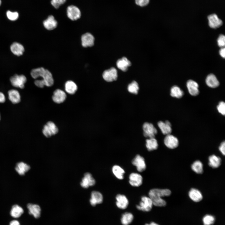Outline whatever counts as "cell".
I'll use <instances>...</instances> for the list:
<instances>
[{"label":"cell","mask_w":225,"mask_h":225,"mask_svg":"<svg viewBox=\"0 0 225 225\" xmlns=\"http://www.w3.org/2000/svg\"><path fill=\"white\" fill-rule=\"evenodd\" d=\"M171 194V192L169 189L155 188L149 190L148 197L151 199L153 205L162 207L166 205V202L162 197L169 196Z\"/></svg>","instance_id":"1"},{"label":"cell","mask_w":225,"mask_h":225,"mask_svg":"<svg viewBox=\"0 0 225 225\" xmlns=\"http://www.w3.org/2000/svg\"><path fill=\"white\" fill-rule=\"evenodd\" d=\"M32 77L34 79L42 77L41 79L44 86L48 87L52 86L54 83V80L52 73L48 70L42 67L32 69L31 72Z\"/></svg>","instance_id":"2"},{"label":"cell","mask_w":225,"mask_h":225,"mask_svg":"<svg viewBox=\"0 0 225 225\" xmlns=\"http://www.w3.org/2000/svg\"><path fill=\"white\" fill-rule=\"evenodd\" d=\"M153 205L150 198L149 197L143 196L141 197L140 202L136 206V207L139 210L148 212L151 210Z\"/></svg>","instance_id":"3"},{"label":"cell","mask_w":225,"mask_h":225,"mask_svg":"<svg viewBox=\"0 0 225 225\" xmlns=\"http://www.w3.org/2000/svg\"><path fill=\"white\" fill-rule=\"evenodd\" d=\"M58 132L57 127L53 122L51 121L48 122L44 126L42 130L43 135L47 138L56 134Z\"/></svg>","instance_id":"4"},{"label":"cell","mask_w":225,"mask_h":225,"mask_svg":"<svg viewBox=\"0 0 225 225\" xmlns=\"http://www.w3.org/2000/svg\"><path fill=\"white\" fill-rule=\"evenodd\" d=\"M144 136L148 138H154L157 133V130L151 123L146 122L142 126Z\"/></svg>","instance_id":"5"},{"label":"cell","mask_w":225,"mask_h":225,"mask_svg":"<svg viewBox=\"0 0 225 225\" xmlns=\"http://www.w3.org/2000/svg\"><path fill=\"white\" fill-rule=\"evenodd\" d=\"M10 81L13 86L22 89L24 88L27 78L23 75L15 74L11 77Z\"/></svg>","instance_id":"6"},{"label":"cell","mask_w":225,"mask_h":225,"mask_svg":"<svg viewBox=\"0 0 225 225\" xmlns=\"http://www.w3.org/2000/svg\"><path fill=\"white\" fill-rule=\"evenodd\" d=\"M96 183V180L90 172L85 173L80 182L81 186L83 188H87L93 186Z\"/></svg>","instance_id":"7"},{"label":"cell","mask_w":225,"mask_h":225,"mask_svg":"<svg viewBox=\"0 0 225 225\" xmlns=\"http://www.w3.org/2000/svg\"><path fill=\"white\" fill-rule=\"evenodd\" d=\"M132 165L136 167L137 170L139 172L145 171L146 168L145 160L142 156L137 155L132 162Z\"/></svg>","instance_id":"8"},{"label":"cell","mask_w":225,"mask_h":225,"mask_svg":"<svg viewBox=\"0 0 225 225\" xmlns=\"http://www.w3.org/2000/svg\"><path fill=\"white\" fill-rule=\"evenodd\" d=\"M68 17L71 20L75 21L79 19L81 16V12L79 8L73 5L68 6L67 9Z\"/></svg>","instance_id":"9"},{"label":"cell","mask_w":225,"mask_h":225,"mask_svg":"<svg viewBox=\"0 0 225 225\" xmlns=\"http://www.w3.org/2000/svg\"><path fill=\"white\" fill-rule=\"evenodd\" d=\"M143 178L139 173L132 172L129 176V183L132 187H138L142 183Z\"/></svg>","instance_id":"10"},{"label":"cell","mask_w":225,"mask_h":225,"mask_svg":"<svg viewBox=\"0 0 225 225\" xmlns=\"http://www.w3.org/2000/svg\"><path fill=\"white\" fill-rule=\"evenodd\" d=\"M102 77L104 79L108 82L116 80L118 78L117 71L115 68H111L103 72Z\"/></svg>","instance_id":"11"},{"label":"cell","mask_w":225,"mask_h":225,"mask_svg":"<svg viewBox=\"0 0 225 225\" xmlns=\"http://www.w3.org/2000/svg\"><path fill=\"white\" fill-rule=\"evenodd\" d=\"M164 142L167 148L171 149L176 148L179 145L178 139L170 134L166 135L164 139Z\"/></svg>","instance_id":"12"},{"label":"cell","mask_w":225,"mask_h":225,"mask_svg":"<svg viewBox=\"0 0 225 225\" xmlns=\"http://www.w3.org/2000/svg\"><path fill=\"white\" fill-rule=\"evenodd\" d=\"M116 206L121 209H125L128 207L129 201L125 195L118 194L116 196Z\"/></svg>","instance_id":"13"},{"label":"cell","mask_w":225,"mask_h":225,"mask_svg":"<svg viewBox=\"0 0 225 225\" xmlns=\"http://www.w3.org/2000/svg\"><path fill=\"white\" fill-rule=\"evenodd\" d=\"M103 201V196L102 194L97 191H93L91 193L90 203L92 206H95L97 204L102 203Z\"/></svg>","instance_id":"14"},{"label":"cell","mask_w":225,"mask_h":225,"mask_svg":"<svg viewBox=\"0 0 225 225\" xmlns=\"http://www.w3.org/2000/svg\"><path fill=\"white\" fill-rule=\"evenodd\" d=\"M208 18L209 27L213 29H216L221 26L223 23L222 20L219 19L215 14L209 15Z\"/></svg>","instance_id":"15"},{"label":"cell","mask_w":225,"mask_h":225,"mask_svg":"<svg viewBox=\"0 0 225 225\" xmlns=\"http://www.w3.org/2000/svg\"><path fill=\"white\" fill-rule=\"evenodd\" d=\"M94 37L91 34L86 33L81 37L82 45L85 48L92 47L94 45Z\"/></svg>","instance_id":"16"},{"label":"cell","mask_w":225,"mask_h":225,"mask_svg":"<svg viewBox=\"0 0 225 225\" xmlns=\"http://www.w3.org/2000/svg\"><path fill=\"white\" fill-rule=\"evenodd\" d=\"M28 213L36 218H39L41 216V209L40 206L36 204L28 203L27 205Z\"/></svg>","instance_id":"17"},{"label":"cell","mask_w":225,"mask_h":225,"mask_svg":"<svg viewBox=\"0 0 225 225\" xmlns=\"http://www.w3.org/2000/svg\"><path fill=\"white\" fill-rule=\"evenodd\" d=\"M187 87L189 93L192 96H196L199 93L198 85L195 81L189 80L187 82Z\"/></svg>","instance_id":"18"},{"label":"cell","mask_w":225,"mask_h":225,"mask_svg":"<svg viewBox=\"0 0 225 225\" xmlns=\"http://www.w3.org/2000/svg\"><path fill=\"white\" fill-rule=\"evenodd\" d=\"M66 98V95L63 91L57 89L54 92L52 99L54 102L57 103H60L63 102L65 100Z\"/></svg>","instance_id":"19"},{"label":"cell","mask_w":225,"mask_h":225,"mask_svg":"<svg viewBox=\"0 0 225 225\" xmlns=\"http://www.w3.org/2000/svg\"><path fill=\"white\" fill-rule=\"evenodd\" d=\"M43 25L47 29L51 30L57 27L58 22L55 19L54 16L50 15L43 22Z\"/></svg>","instance_id":"20"},{"label":"cell","mask_w":225,"mask_h":225,"mask_svg":"<svg viewBox=\"0 0 225 225\" xmlns=\"http://www.w3.org/2000/svg\"><path fill=\"white\" fill-rule=\"evenodd\" d=\"M158 127L161 130L162 133L164 135H167L170 134L172 132L171 124L168 121L165 122L160 121L158 123Z\"/></svg>","instance_id":"21"},{"label":"cell","mask_w":225,"mask_h":225,"mask_svg":"<svg viewBox=\"0 0 225 225\" xmlns=\"http://www.w3.org/2000/svg\"><path fill=\"white\" fill-rule=\"evenodd\" d=\"M188 196L190 198L195 202H200L203 198L201 192L198 189L194 188H192L188 192Z\"/></svg>","instance_id":"22"},{"label":"cell","mask_w":225,"mask_h":225,"mask_svg":"<svg viewBox=\"0 0 225 225\" xmlns=\"http://www.w3.org/2000/svg\"><path fill=\"white\" fill-rule=\"evenodd\" d=\"M10 50L15 55L20 56L23 54L24 48L23 46L18 42H14L11 45Z\"/></svg>","instance_id":"23"},{"label":"cell","mask_w":225,"mask_h":225,"mask_svg":"<svg viewBox=\"0 0 225 225\" xmlns=\"http://www.w3.org/2000/svg\"><path fill=\"white\" fill-rule=\"evenodd\" d=\"M206 82L209 87L212 88H216L219 85V82L216 77L213 74H210L207 76Z\"/></svg>","instance_id":"24"},{"label":"cell","mask_w":225,"mask_h":225,"mask_svg":"<svg viewBox=\"0 0 225 225\" xmlns=\"http://www.w3.org/2000/svg\"><path fill=\"white\" fill-rule=\"evenodd\" d=\"M118 68L122 71L125 72L128 70V67L131 65L130 62L126 57H123L118 59L117 62Z\"/></svg>","instance_id":"25"},{"label":"cell","mask_w":225,"mask_h":225,"mask_svg":"<svg viewBox=\"0 0 225 225\" xmlns=\"http://www.w3.org/2000/svg\"><path fill=\"white\" fill-rule=\"evenodd\" d=\"M30 168V166L28 165L23 162H20L17 163L15 169L19 175H23Z\"/></svg>","instance_id":"26"},{"label":"cell","mask_w":225,"mask_h":225,"mask_svg":"<svg viewBox=\"0 0 225 225\" xmlns=\"http://www.w3.org/2000/svg\"><path fill=\"white\" fill-rule=\"evenodd\" d=\"M9 100L14 104L19 103L21 100L20 94L17 90L12 89L9 90L8 92Z\"/></svg>","instance_id":"27"},{"label":"cell","mask_w":225,"mask_h":225,"mask_svg":"<svg viewBox=\"0 0 225 225\" xmlns=\"http://www.w3.org/2000/svg\"><path fill=\"white\" fill-rule=\"evenodd\" d=\"M208 165L212 168H217L221 165V159L220 157L215 155H212L208 158Z\"/></svg>","instance_id":"28"},{"label":"cell","mask_w":225,"mask_h":225,"mask_svg":"<svg viewBox=\"0 0 225 225\" xmlns=\"http://www.w3.org/2000/svg\"><path fill=\"white\" fill-rule=\"evenodd\" d=\"M112 170L114 176L119 180H122L124 178L125 173L124 170L120 166L115 165L113 166Z\"/></svg>","instance_id":"29"},{"label":"cell","mask_w":225,"mask_h":225,"mask_svg":"<svg viewBox=\"0 0 225 225\" xmlns=\"http://www.w3.org/2000/svg\"><path fill=\"white\" fill-rule=\"evenodd\" d=\"M134 219L133 214L129 212H126L122 214L121 218V222L122 225H129Z\"/></svg>","instance_id":"30"},{"label":"cell","mask_w":225,"mask_h":225,"mask_svg":"<svg viewBox=\"0 0 225 225\" xmlns=\"http://www.w3.org/2000/svg\"><path fill=\"white\" fill-rule=\"evenodd\" d=\"M146 146L149 151L156 150L158 147L157 140L155 138H148L146 140Z\"/></svg>","instance_id":"31"},{"label":"cell","mask_w":225,"mask_h":225,"mask_svg":"<svg viewBox=\"0 0 225 225\" xmlns=\"http://www.w3.org/2000/svg\"><path fill=\"white\" fill-rule=\"evenodd\" d=\"M23 208L18 205H14L11 209L10 214L11 216L15 218L20 217L23 213Z\"/></svg>","instance_id":"32"},{"label":"cell","mask_w":225,"mask_h":225,"mask_svg":"<svg viewBox=\"0 0 225 225\" xmlns=\"http://www.w3.org/2000/svg\"><path fill=\"white\" fill-rule=\"evenodd\" d=\"M78 89V87L76 83L72 81H68L65 84V89L66 91L71 94L75 93Z\"/></svg>","instance_id":"33"},{"label":"cell","mask_w":225,"mask_h":225,"mask_svg":"<svg viewBox=\"0 0 225 225\" xmlns=\"http://www.w3.org/2000/svg\"><path fill=\"white\" fill-rule=\"evenodd\" d=\"M192 170L198 174H202L203 172V165L202 162L199 160L194 162L191 166Z\"/></svg>","instance_id":"34"},{"label":"cell","mask_w":225,"mask_h":225,"mask_svg":"<svg viewBox=\"0 0 225 225\" xmlns=\"http://www.w3.org/2000/svg\"><path fill=\"white\" fill-rule=\"evenodd\" d=\"M184 94L183 91L177 86H173L170 90V95L173 97L177 98H182Z\"/></svg>","instance_id":"35"},{"label":"cell","mask_w":225,"mask_h":225,"mask_svg":"<svg viewBox=\"0 0 225 225\" xmlns=\"http://www.w3.org/2000/svg\"><path fill=\"white\" fill-rule=\"evenodd\" d=\"M139 89V87L138 83L136 81H134L129 84L128 87V92L134 94H137Z\"/></svg>","instance_id":"36"},{"label":"cell","mask_w":225,"mask_h":225,"mask_svg":"<svg viewBox=\"0 0 225 225\" xmlns=\"http://www.w3.org/2000/svg\"><path fill=\"white\" fill-rule=\"evenodd\" d=\"M215 219L212 215L207 214L204 216L202 218L204 225H212L215 222Z\"/></svg>","instance_id":"37"},{"label":"cell","mask_w":225,"mask_h":225,"mask_svg":"<svg viewBox=\"0 0 225 225\" xmlns=\"http://www.w3.org/2000/svg\"><path fill=\"white\" fill-rule=\"evenodd\" d=\"M7 17L8 19L11 21H15L18 19V14L17 12H11L8 11L6 13Z\"/></svg>","instance_id":"38"},{"label":"cell","mask_w":225,"mask_h":225,"mask_svg":"<svg viewBox=\"0 0 225 225\" xmlns=\"http://www.w3.org/2000/svg\"><path fill=\"white\" fill-rule=\"evenodd\" d=\"M66 0H51V3L56 9H58L62 5L64 4Z\"/></svg>","instance_id":"39"},{"label":"cell","mask_w":225,"mask_h":225,"mask_svg":"<svg viewBox=\"0 0 225 225\" xmlns=\"http://www.w3.org/2000/svg\"><path fill=\"white\" fill-rule=\"evenodd\" d=\"M218 45L220 48L224 47L225 45V37L224 35L220 34L217 39Z\"/></svg>","instance_id":"40"},{"label":"cell","mask_w":225,"mask_h":225,"mask_svg":"<svg viewBox=\"0 0 225 225\" xmlns=\"http://www.w3.org/2000/svg\"><path fill=\"white\" fill-rule=\"evenodd\" d=\"M217 108L218 112L223 115L225 114V103L224 102L221 101L217 106Z\"/></svg>","instance_id":"41"},{"label":"cell","mask_w":225,"mask_h":225,"mask_svg":"<svg viewBox=\"0 0 225 225\" xmlns=\"http://www.w3.org/2000/svg\"><path fill=\"white\" fill-rule=\"evenodd\" d=\"M137 5L141 7L147 5L149 2V0H135Z\"/></svg>","instance_id":"42"},{"label":"cell","mask_w":225,"mask_h":225,"mask_svg":"<svg viewBox=\"0 0 225 225\" xmlns=\"http://www.w3.org/2000/svg\"><path fill=\"white\" fill-rule=\"evenodd\" d=\"M219 149L223 155L225 154V142L223 141L221 143L219 147Z\"/></svg>","instance_id":"43"},{"label":"cell","mask_w":225,"mask_h":225,"mask_svg":"<svg viewBox=\"0 0 225 225\" xmlns=\"http://www.w3.org/2000/svg\"><path fill=\"white\" fill-rule=\"evenodd\" d=\"M225 48L223 47L221 48V49H220L219 51V53L221 56L224 58H225Z\"/></svg>","instance_id":"44"},{"label":"cell","mask_w":225,"mask_h":225,"mask_svg":"<svg viewBox=\"0 0 225 225\" xmlns=\"http://www.w3.org/2000/svg\"><path fill=\"white\" fill-rule=\"evenodd\" d=\"M5 101V97L4 94L0 92V103H3Z\"/></svg>","instance_id":"45"},{"label":"cell","mask_w":225,"mask_h":225,"mask_svg":"<svg viewBox=\"0 0 225 225\" xmlns=\"http://www.w3.org/2000/svg\"><path fill=\"white\" fill-rule=\"evenodd\" d=\"M9 225H20L18 221L17 220H13L11 221Z\"/></svg>","instance_id":"46"},{"label":"cell","mask_w":225,"mask_h":225,"mask_svg":"<svg viewBox=\"0 0 225 225\" xmlns=\"http://www.w3.org/2000/svg\"><path fill=\"white\" fill-rule=\"evenodd\" d=\"M144 225H159L158 224L153 222H152L149 223H146Z\"/></svg>","instance_id":"47"},{"label":"cell","mask_w":225,"mask_h":225,"mask_svg":"<svg viewBox=\"0 0 225 225\" xmlns=\"http://www.w3.org/2000/svg\"><path fill=\"white\" fill-rule=\"evenodd\" d=\"M1 0H0V6L1 4Z\"/></svg>","instance_id":"48"},{"label":"cell","mask_w":225,"mask_h":225,"mask_svg":"<svg viewBox=\"0 0 225 225\" xmlns=\"http://www.w3.org/2000/svg\"></svg>","instance_id":"49"}]
</instances>
